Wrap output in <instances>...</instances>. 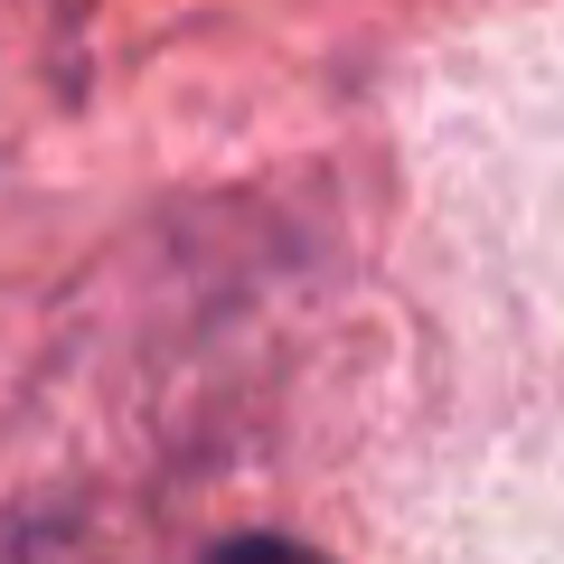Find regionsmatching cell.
<instances>
[{"instance_id":"cell-1","label":"cell","mask_w":564,"mask_h":564,"mask_svg":"<svg viewBox=\"0 0 564 564\" xmlns=\"http://www.w3.org/2000/svg\"><path fill=\"white\" fill-rule=\"evenodd\" d=\"M207 564H329V555H311V545H292V536H236V545H217Z\"/></svg>"}]
</instances>
